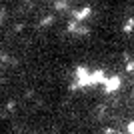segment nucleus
<instances>
[{"label": "nucleus", "instance_id": "f257e3e1", "mask_svg": "<svg viewBox=\"0 0 134 134\" xmlns=\"http://www.w3.org/2000/svg\"><path fill=\"white\" fill-rule=\"evenodd\" d=\"M88 14H90V8H86V6H84V8H76V10H74V20L80 22V20H84Z\"/></svg>", "mask_w": 134, "mask_h": 134}, {"label": "nucleus", "instance_id": "f03ea898", "mask_svg": "<svg viewBox=\"0 0 134 134\" xmlns=\"http://www.w3.org/2000/svg\"><path fill=\"white\" fill-rule=\"evenodd\" d=\"M54 8H56V10H66V8H68V0H56Z\"/></svg>", "mask_w": 134, "mask_h": 134}, {"label": "nucleus", "instance_id": "20e7f679", "mask_svg": "<svg viewBox=\"0 0 134 134\" xmlns=\"http://www.w3.org/2000/svg\"><path fill=\"white\" fill-rule=\"evenodd\" d=\"M132 28H134V20L130 18V20L124 22V32H132Z\"/></svg>", "mask_w": 134, "mask_h": 134}, {"label": "nucleus", "instance_id": "39448f33", "mask_svg": "<svg viewBox=\"0 0 134 134\" xmlns=\"http://www.w3.org/2000/svg\"><path fill=\"white\" fill-rule=\"evenodd\" d=\"M22 30H24V24L22 22H18L16 26H14V32H22Z\"/></svg>", "mask_w": 134, "mask_h": 134}, {"label": "nucleus", "instance_id": "423d86ee", "mask_svg": "<svg viewBox=\"0 0 134 134\" xmlns=\"http://www.w3.org/2000/svg\"><path fill=\"white\" fill-rule=\"evenodd\" d=\"M126 70H134V62H126Z\"/></svg>", "mask_w": 134, "mask_h": 134}, {"label": "nucleus", "instance_id": "7ed1b4c3", "mask_svg": "<svg viewBox=\"0 0 134 134\" xmlns=\"http://www.w3.org/2000/svg\"><path fill=\"white\" fill-rule=\"evenodd\" d=\"M54 22V16H44L42 20H40V26H48V24Z\"/></svg>", "mask_w": 134, "mask_h": 134}]
</instances>
